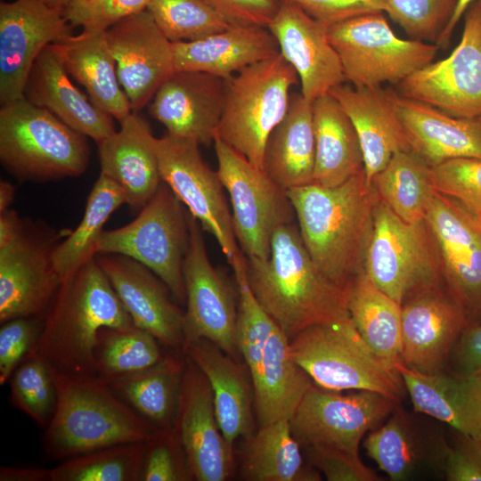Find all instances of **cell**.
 <instances>
[{
    "label": "cell",
    "instance_id": "f6af8a7d",
    "mask_svg": "<svg viewBox=\"0 0 481 481\" xmlns=\"http://www.w3.org/2000/svg\"><path fill=\"white\" fill-rule=\"evenodd\" d=\"M363 447L379 468L395 481L409 477L417 463L412 428L398 410L384 425L368 435Z\"/></svg>",
    "mask_w": 481,
    "mask_h": 481
},
{
    "label": "cell",
    "instance_id": "e7e4bbea",
    "mask_svg": "<svg viewBox=\"0 0 481 481\" xmlns=\"http://www.w3.org/2000/svg\"><path fill=\"white\" fill-rule=\"evenodd\" d=\"M477 212L478 213L479 216L481 217V210L477 211Z\"/></svg>",
    "mask_w": 481,
    "mask_h": 481
},
{
    "label": "cell",
    "instance_id": "7bdbcfd3",
    "mask_svg": "<svg viewBox=\"0 0 481 481\" xmlns=\"http://www.w3.org/2000/svg\"><path fill=\"white\" fill-rule=\"evenodd\" d=\"M147 10L172 43L195 41L232 26L202 0H151Z\"/></svg>",
    "mask_w": 481,
    "mask_h": 481
},
{
    "label": "cell",
    "instance_id": "ee69618b",
    "mask_svg": "<svg viewBox=\"0 0 481 481\" xmlns=\"http://www.w3.org/2000/svg\"><path fill=\"white\" fill-rule=\"evenodd\" d=\"M12 404L45 428L57 404V387L53 370L36 357H26L10 380Z\"/></svg>",
    "mask_w": 481,
    "mask_h": 481
},
{
    "label": "cell",
    "instance_id": "83f0119b",
    "mask_svg": "<svg viewBox=\"0 0 481 481\" xmlns=\"http://www.w3.org/2000/svg\"><path fill=\"white\" fill-rule=\"evenodd\" d=\"M182 352L208 379L221 432L230 445L253 435L254 387L246 365L213 342L192 341Z\"/></svg>",
    "mask_w": 481,
    "mask_h": 481
},
{
    "label": "cell",
    "instance_id": "e0dca14e",
    "mask_svg": "<svg viewBox=\"0 0 481 481\" xmlns=\"http://www.w3.org/2000/svg\"><path fill=\"white\" fill-rule=\"evenodd\" d=\"M54 233L24 225L6 245L0 247V323L44 316L62 281L52 252Z\"/></svg>",
    "mask_w": 481,
    "mask_h": 481
},
{
    "label": "cell",
    "instance_id": "4fadbf2b",
    "mask_svg": "<svg viewBox=\"0 0 481 481\" xmlns=\"http://www.w3.org/2000/svg\"><path fill=\"white\" fill-rule=\"evenodd\" d=\"M400 95L458 118L481 117V0L464 13L461 38L449 56L401 81Z\"/></svg>",
    "mask_w": 481,
    "mask_h": 481
},
{
    "label": "cell",
    "instance_id": "836d02e7",
    "mask_svg": "<svg viewBox=\"0 0 481 481\" xmlns=\"http://www.w3.org/2000/svg\"><path fill=\"white\" fill-rule=\"evenodd\" d=\"M254 409L259 426L290 420L307 390L314 384L294 361L289 339L275 323L255 378Z\"/></svg>",
    "mask_w": 481,
    "mask_h": 481
},
{
    "label": "cell",
    "instance_id": "db71d44e",
    "mask_svg": "<svg viewBox=\"0 0 481 481\" xmlns=\"http://www.w3.org/2000/svg\"><path fill=\"white\" fill-rule=\"evenodd\" d=\"M291 2L327 26L360 15L383 12L386 0H283Z\"/></svg>",
    "mask_w": 481,
    "mask_h": 481
},
{
    "label": "cell",
    "instance_id": "3957f363",
    "mask_svg": "<svg viewBox=\"0 0 481 481\" xmlns=\"http://www.w3.org/2000/svg\"><path fill=\"white\" fill-rule=\"evenodd\" d=\"M133 325L94 257L62 281L44 315L39 339L27 357L40 359L60 373L96 376L99 331Z\"/></svg>",
    "mask_w": 481,
    "mask_h": 481
},
{
    "label": "cell",
    "instance_id": "11a10c76",
    "mask_svg": "<svg viewBox=\"0 0 481 481\" xmlns=\"http://www.w3.org/2000/svg\"><path fill=\"white\" fill-rule=\"evenodd\" d=\"M232 25L265 27L275 16L281 0H202Z\"/></svg>",
    "mask_w": 481,
    "mask_h": 481
},
{
    "label": "cell",
    "instance_id": "d6a6232c",
    "mask_svg": "<svg viewBox=\"0 0 481 481\" xmlns=\"http://www.w3.org/2000/svg\"><path fill=\"white\" fill-rule=\"evenodd\" d=\"M314 163L313 103L293 94L287 113L268 136L263 169L288 191L313 183Z\"/></svg>",
    "mask_w": 481,
    "mask_h": 481
},
{
    "label": "cell",
    "instance_id": "1f68e13d",
    "mask_svg": "<svg viewBox=\"0 0 481 481\" xmlns=\"http://www.w3.org/2000/svg\"><path fill=\"white\" fill-rule=\"evenodd\" d=\"M51 45L69 75L85 87L95 106L118 121L132 112L118 81L106 30L83 29Z\"/></svg>",
    "mask_w": 481,
    "mask_h": 481
},
{
    "label": "cell",
    "instance_id": "9f6ffc18",
    "mask_svg": "<svg viewBox=\"0 0 481 481\" xmlns=\"http://www.w3.org/2000/svg\"><path fill=\"white\" fill-rule=\"evenodd\" d=\"M462 437L464 442L445 452V477L449 481H481V439Z\"/></svg>",
    "mask_w": 481,
    "mask_h": 481
},
{
    "label": "cell",
    "instance_id": "94428289",
    "mask_svg": "<svg viewBox=\"0 0 481 481\" xmlns=\"http://www.w3.org/2000/svg\"><path fill=\"white\" fill-rule=\"evenodd\" d=\"M476 0H458L455 10L448 24L440 34L436 45L438 47L445 48L451 40L455 27L457 26L461 16L465 13L469 6Z\"/></svg>",
    "mask_w": 481,
    "mask_h": 481
},
{
    "label": "cell",
    "instance_id": "ac0fdd59",
    "mask_svg": "<svg viewBox=\"0 0 481 481\" xmlns=\"http://www.w3.org/2000/svg\"><path fill=\"white\" fill-rule=\"evenodd\" d=\"M63 12L41 0L0 4V102L23 97L24 88L40 53L71 34Z\"/></svg>",
    "mask_w": 481,
    "mask_h": 481
},
{
    "label": "cell",
    "instance_id": "6125c7cd",
    "mask_svg": "<svg viewBox=\"0 0 481 481\" xmlns=\"http://www.w3.org/2000/svg\"><path fill=\"white\" fill-rule=\"evenodd\" d=\"M14 199V187L7 181L0 182V213L9 209Z\"/></svg>",
    "mask_w": 481,
    "mask_h": 481
},
{
    "label": "cell",
    "instance_id": "91938a15",
    "mask_svg": "<svg viewBox=\"0 0 481 481\" xmlns=\"http://www.w3.org/2000/svg\"><path fill=\"white\" fill-rule=\"evenodd\" d=\"M24 222L11 209L0 213V247L11 241L22 229Z\"/></svg>",
    "mask_w": 481,
    "mask_h": 481
},
{
    "label": "cell",
    "instance_id": "484cf974",
    "mask_svg": "<svg viewBox=\"0 0 481 481\" xmlns=\"http://www.w3.org/2000/svg\"><path fill=\"white\" fill-rule=\"evenodd\" d=\"M119 122V130L98 143L101 174L120 186L126 205L140 210L162 183L156 137L138 112Z\"/></svg>",
    "mask_w": 481,
    "mask_h": 481
},
{
    "label": "cell",
    "instance_id": "b9f144b4",
    "mask_svg": "<svg viewBox=\"0 0 481 481\" xmlns=\"http://www.w3.org/2000/svg\"><path fill=\"white\" fill-rule=\"evenodd\" d=\"M145 443L102 448L61 461L51 481H140Z\"/></svg>",
    "mask_w": 481,
    "mask_h": 481
},
{
    "label": "cell",
    "instance_id": "4dcf8cb0",
    "mask_svg": "<svg viewBox=\"0 0 481 481\" xmlns=\"http://www.w3.org/2000/svg\"><path fill=\"white\" fill-rule=\"evenodd\" d=\"M414 410L456 429L462 436L481 439V378L427 374L395 366Z\"/></svg>",
    "mask_w": 481,
    "mask_h": 481
},
{
    "label": "cell",
    "instance_id": "7402d4cb",
    "mask_svg": "<svg viewBox=\"0 0 481 481\" xmlns=\"http://www.w3.org/2000/svg\"><path fill=\"white\" fill-rule=\"evenodd\" d=\"M279 53L294 68L301 94L313 103L346 82L339 57L329 37V26L314 19L297 4L281 0L267 26Z\"/></svg>",
    "mask_w": 481,
    "mask_h": 481
},
{
    "label": "cell",
    "instance_id": "74e56055",
    "mask_svg": "<svg viewBox=\"0 0 481 481\" xmlns=\"http://www.w3.org/2000/svg\"><path fill=\"white\" fill-rule=\"evenodd\" d=\"M241 473L251 481L321 480L320 471L305 464L289 420L261 425L247 439Z\"/></svg>",
    "mask_w": 481,
    "mask_h": 481
},
{
    "label": "cell",
    "instance_id": "6da1fadb",
    "mask_svg": "<svg viewBox=\"0 0 481 481\" xmlns=\"http://www.w3.org/2000/svg\"><path fill=\"white\" fill-rule=\"evenodd\" d=\"M302 241L318 269L347 288L362 271L379 198L364 171L335 187L288 190Z\"/></svg>",
    "mask_w": 481,
    "mask_h": 481
},
{
    "label": "cell",
    "instance_id": "680465c9",
    "mask_svg": "<svg viewBox=\"0 0 481 481\" xmlns=\"http://www.w3.org/2000/svg\"><path fill=\"white\" fill-rule=\"evenodd\" d=\"M0 481H51V469L2 466Z\"/></svg>",
    "mask_w": 481,
    "mask_h": 481
},
{
    "label": "cell",
    "instance_id": "60d3db41",
    "mask_svg": "<svg viewBox=\"0 0 481 481\" xmlns=\"http://www.w3.org/2000/svg\"><path fill=\"white\" fill-rule=\"evenodd\" d=\"M160 342L135 325L102 328L94 348L96 376L110 383L143 371L163 359Z\"/></svg>",
    "mask_w": 481,
    "mask_h": 481
},
{
    "label": "cell",
    "instance_id": "5bb4252c",
    "mask_svg": "<svg viewBox=\"0 0 481 481\" xmlns=\"http://www.w3.org/2000/svg\"><path fill=\"white\" fill-rule=\"evenodd\" d=\"M396 404L373 391L342 394L314 384L289 424L300 444L325 445L359 454L363 437L391 413Z\"/></svg>",
    "mask_w": 481,
    "mask_h": 481
},
{
    "label": "cell",
    "instance_id": "4316f807",
    "mask_svg": "<svg viewBox=\"0 0 481 481\" xmlns=\"http://www.w3.org/2000/svg\"><path fill=\"white\" fill-rule=\"evenodd\" d=\"M395 104L411 151L429 167L459 158L481 159V117H453L396 91Z\"/></svg>",
    "mask_w": 481,
    "mask_h": 481
},
{
    "label": "cell",
    "instance_id": "f35d334b",
    "mask_svg": "<svg viewBox=\"0 0 481 481\" xmlns=\"http://www.w3.org/2000/svg\"><path fill=\"white\" fill-rule=\"evenodd\" d=\"M123 204L126 201L120 186L100 174L87 198L80 223L65 240L53 247V266L62 281L96 257L105 223Z\"/></svg>",
    "mask_w": 481,
    "mask_h": 481
},
{
    "label": "cell",
    "instance_id": "681fc988",
    "mask_svg": "<svg viewBox=\"0 0 481 481\" xmlns=\"http://www.w3.org/2000/svg\"><path fill=\"white\" fill-rule=\"evenodd\" d=\"M435 191L481 210V159L459 158L431 167Z\"/></svg>",
    "mask_w": 481,
    "mask_h": 481
},
{
    "label": "cell",
    "instance_id": "277c9868",
    "mask_svg": "<svg viewBox=\"0 0 481 481\" xmlns=\"http://www.w3.org/2000/svg\"><path fill=\"white\" fill-rule=\"evenodd\" d=\"M53 372L57 404L42 437L48 459L62 461L116 444L145 443L160 430L97 376Z\"/></svg>",
    "mask_w": 481,
    "mask_h": 481
},
{
    "label": "cell",
    "instance_id": "be15d7a7",
    "mask_svg": "<svg viewBox=\"0 0 481 481\" xmlns=\"http://www.w3.org/2000/svg\"><path fill=\"white\" fill-rule=\"evenodd\" d=\"M44 4L48 5L51 8L56 9L63 12L67 9V7L74 1V0H41Z\"/></svg>",
    "mask_w": 481,
    "mask_h": 481
},
{
    "label": "cell",
    "instance_id": "e575fe53",
    "mask_svg": "<svg viewBox=\"0 0 481 481\" xmlns=\"http://www.w3.org/2000/svg\"><path fill=\"white\" fill-rule=\"evenodd\" d=\"M315 163L313 183L335 187L364 171L355 128L330 93L313 102Z\"/></svg>",
    "mask_w": 481,
    "mask_h": 481
},
{
    "label": "cell",
    "instance_id": "ffe728a7",
    "mask_svg": "<svg viewBox=\"0 0 481 481\" xmlns=\"http://www.w3.org/2000/svg\"><path fill=\"white\" fill-rule=\"evenodd\" d=\"M401 308V363L422 373H442L468 327L467 314L443 285L416 292Z\"/></svg>",
    "mask_w": 481,
    "mask_h": 481
},
{
    "label": "cell",
    "instance_id": "7c38bea8",
    "mask_svg": "<svg viewBox=\"0 0 481 481\" xmlns=\"http://www.w3.org/2000/svg\"><path fill=\"white\" fill-rule=\"evenodd\" d=\"M199 143L171 135L155 139L159 172L164 182L213 235L233 271L246 265L236 240L232 212L217 171L203 159Z\"/></svg>",
    "mask_w": 481,
    "mask_h": 481
},
{
    "label": "cell",
    "instance_id": "f5cc1de1",
    "mask_svg": "<svg viewBox=\"0 0 481 481\" xmlns=\"http://www.w3.org/2000/svg\"><path fill=\"white\" fill-rule=\"evenodd\" d=\"M310 465L329 481H377L376 473L365 466L359 454L325 445L308 446Z\"/></svg>",
    "mask_w": 481,
    "mask_h": 481
},
{
    "label": "cell",
    "instance_id": "52a82bcc",
    "mask_svg": "<svg viewBox=\"0 0 481 481\" xmlns=\"http://www.w3.org/2000/svg\"><path fill=\"white\" fill-rule=\"evenodd\" d=\"M298 81L296 70L280 53L226 79L215 138L263 169L268 136L287 113L290 89Z\"/></svg>",
    "mask_w": 481,
    "mask_h": 481
},
{
    "label": "cell",
    "instance_id": "8d00e7d4",
    "mask_svg": "<svg viewBox=\"0 0 481 481\" xmlns=\"http://www.w3.org/2000/svg\"><path fill=\"white\" fill-rule=\"evenodd\" d=\"M186 357L165 355L155 365L107 383L143 419L159 429L174 428Z\"/></svg>",
    "mask_w": 481,
    "mask_h": 481
},
{
    "label": "cell",
    "instance_id": "d4e9b609",
    "mask_svg": "<svg viewBox=\"0 0 481 481\" xmlns=\"http://www.w3.org/2000/svg\"><path fill=\"white\" fill-rule=\"evenodd\" d=\"M350 118L361 144L368 185L393 156L410 151L395 104V90L381 86L356 87L343 84L329 92Z\"/></svg>",
    "mask_w": 481,
    "mask_h": 481
},
{
    "label": "cell",
    "instance_id": "c3c4849f",
    "mask_svg": "<svg viewBox=\"0 0 481 481\" xmlns=\"http://www.w3.org/2000/svg\"><path fill=\"white\" fill-rule=\"evenodd\" d=\"M193 477L175 431L160 429L146 442L140 481H186Z\"/></svg>",
    "mask_w": 481,
    "mask_h": 481
},
{
    "label": "cell",
    "instance_id": "03108f58",
    "mask_svg": "<svg viewBox=\"0 0 481 481\" xmlns=\"http://www.w3.org/2000/svg\"><path fill=\"white\" fill-rule=\"evenodd\" d=\"M479 376H480V378H481V374H480Z\"/></svg>",
    "mask_w": 481,
    "mask_h": 481
},
{
    "label": "cell",
    "instance_id": "d590c367",
    "mask_svg": "<svg viewBox=\"0 0 481 481\" xmlns=\"http://www.w3.org/2000/svg\"><path fill=\"white\" fill-rule=\"evenodd\" d=\"M346 308L364 342L396 369L402 363L401 305L377 287L363 270L347 286Z\"/></svg>",
    "mask_w": 481,
    "mask_h": 481
},
{
    "label": "cell",
    "instance_id": "2e32d148",
    "mask_svg": "<svg viewBox=\"0 0 481 481\" xmlns=\"http://www.w3.org/2000/svg\"><path fill=\"white\" fill-rule=\"evenodd\" d=\"M425 222L435 240L443 281L465 314L481 312V217L435 191Z\"/></svg>",
    "mask_w": 481,
    "mask_h": 481
},
{
    "label": "cell",
    "instance_id": "9a60e30c",
    "mask_svg": "<svg viewBox=\"0 0 481 481\" xmlns=\"http://www.w3.org/2000/svg\"><path fill=\"white\" fill-rule=\"evenodd\" d=\"M188 222L189 245L183 264L186 304L183 348L204 338L237 359L238 306L230 286L209 260L200 224L190 213Z\"/></svg>",
    "mask_w": 481,
    "mask_h": 481
},
{
    "label": "cell",
    "instance_id": "f546056e",
    "mask_svg": "<svg viewBox=\"0 0 481 481\" xmlns=\"http://www.w3.org/2000/svg\"><path fill=\"white\" fill-rule=\"evenodd\" d=\"M172 44L175 71L205 72L225 80L279 53L269 29L256 25H232L195 41Z\"/></svg>",
    "mask_w": 481,
    "mask_h": 481
},
{
    "label": "cell",
    "instance_id": "8fae6325",
    "mask_svg": "<svg viewBox=\"0 0 481 481\" xmlns=\"http://www.w3.org/2000/svg\"><path fill=\"white\" fill-rule=\"evenodd\" d=\"M214 146L239 247L246 257L265 259L275 231L295 218L288 191L220 139Z\"/></svg>",
    "mask_w": 481,
    "mask_h": 481
},
{
    "label": "cell",
    "instance_id": "cb8c5ba5",
    "mask_svg": "<svg viewBox=\"0 0 481 481\" xmlns=\"http://www.w3.org/2000/svg\"><path fill=\"white\" fill-rule=\"evenodd\" d=\"M226 80L200 71H175L150 102L151 115L168 135L208 145L222 117Z\"/></svg>",
    "mask_w": 481,
    "mask_h": 481
},
{
    "label": "cell",
    "instance_id": "d6986e66",
    "mask_svg": "<svg viewBox=\"0 0 481 481\" xmlns=\"http://www.w3.org/2000/svg\"><path fill=\"white\" fill-rule=\"evenodd\" d=\"M106 37L131 110L139 112L175 72L173 44L148 10L118 21Z\"/></svg>",
    "mask_w": 481,
    "mask_h": 481
},
{
    "label": "cell",
    "instance_id": "f1b7e54d",
    "mask_svg": "<svg viewBox=\"0 0 481 481\" xmlns=\"http://www.w3.org/2000/svg\"><path fill=\"white\" fill-rule=\"evenodd\" d=\"M69 77L49 45L31 69L23 97L98 144L116 132L112 116L88 100Z\"/></svg>",
    "mask_w": 481,
    "mask_h": 481
},
{
    "label": "cell",
    "instance_id": "ab89813d",
    "mask_svg": "<svg viewBox=\"0 0 481 481\" xmlns=\"http://www.w3.org/2000/svg\"><path fill=\"white\" fill-rule=\"evenodd\" d=\"M371 184L379 200L403 220H425L435 192L431 167L411 151L395 154Z\"/></svg>",
    "mask_w": 481,
    "mask_h": 481
},
{
    "label": "cell",
    "instance_id": "44dd1931",
    "mask_svg": "<svg viewBox=\"0 0 481 481\" xmlns=\"http://www.w3.org/2000/svg\"><path fill=\"white\" fill-rule=\"evenodd\" d=\"M174 431L198 481H224L231 473L232 446L224 437L210 384L186 355Z\"/></svg>",
    "mask_w": 481,
    "mask_h": 481
},
{
    "label": "cell",
    "instance_id": "8992f818",
    "mask_svg": "<svg viewBox=\"0 0 481 481\" xmlns=\"http://www.w3.org/2000/svg\"><path fill=\"white\" fill-rule=\"evenodd\" d=\"M289 351L322 388L369 390L397 403L403 395L404 383L397 370L369 347L350 317L307 327L289 341Z\"/></svg>",
    "mask_w": 481,
    "mask_h": 481
},
{
    "label": "cell",
    "instance_id": "5b68a950",
    "mask_svg": "<svg viewBox=\"0 0 481 481\" xmlns=\"http://www.w3.org/2000/svg\"><path fill=\"white\" fill-rule=\"evenodd\" d=\"M0 160L20 181L48 182L82 175L86 136L24 97L1 105Z\"/></svg>",
    "mask_w": 481,
    "mask_h": 481
},
{
    "label": "cell",
    "instance_id": "ba28073f",
    "mask_svg": "<svg viewBox=\"0 0 481 481\" xmlns=\"http://www.w3.org/2000/svg\"><path fill=\"white\" fill-rule=\"evenodd\" d=\"M189 212L162 182L129 224L103 231L96 255L118 254L151 269L185 304L183 264L189 245Z\"/></svg>",
    "mask_w": 481,
    "mask_h": 481
},
{
    "label": "cell",
    "instance_id": "bcb514c9",
    "mask_svg": "<svg viewBox=\"0 0 481 481\" xmlns=\"http://www.w3.org/2000/svg\"><path fill=\"white\" fill-rule=\"evenodd\" d=\"M239 291L237 340L251 379L257 375L270 333L273 318L255 298L246 274V265L233 271Z\"/></svg>",
    "mask_w": 481,
    "mask_h": 481
},
{
    "label": "cell",
    "instance_id": "603a6c76",
    "mask_svg": "<svg viewBox=\"0 0 481 481\" xmlns=\"http://www.w3.org/2000/svg\"><path fill=\"white\" fill-rule=\"evenodd\" d=\"M135 326L172 348L183 346V313L167 285L142 263L118 254L95 257Z\"/></svg>",
    "mask_w": 481,
    "mask_h": 481
},
{
    "label": "cell",
    "instance_id": "816d5d0a",
    "mask_svg": "<svg viewBox=\"0 0 481 481\" xmlns=\"http://www.w3.org/2000/svg\"><path fill=\"white\" fill-rule=\"evenodd\" d=\"M151 0H74L64 16L71 26L107 30L118 21L147 10Z\"/></svg>",
    "mask_w": 481,
    "mask_h": 481
},
{
    "label": "cell",
    "instance_id": "f907efd6",
    "mask_svg": "<svg viewBox=\"0 0 481 481\" xmlns=\"http://www.w3.org/2000/svg\"><path fill=\"white\" fill-rule=\"evenodd\" d=\"M44 316L21 317L7 321L0 328V385L9 382L18 366L37 343Z\"/></svg>",
    "mask_w": 481,
    "mask_h": 481
},
{
    "label": "cell",
    "instance_id": "9c48e42d",
    "mask_svg": "<svg viewBox=\"0 0 481 481\" xmlns=\"http://www.w3.org/2000/svg\"><path fill=\"white\" fill-rule=\"evenodd\" d=\"M363 270L401 306L416 292L444 283L437 249L425 220L408 223L380 200L374 209Z\"/></svg>",
    "mask_w": 481,
    "mask_h": 481
},
{
    "label": "cell",
    "instance_id": "30bf717a",
    "mask_svg": "<svg viewBox=\"0 0 481 481\" xmlns=\"http://www.w3.org/2000/svg\"><path fill=\"white\" fill-rule=\"evenodd\" d=\"M329 37L346 80L356 87L398 84L432 62L438 49L434 44L398 37L382 12L330 25Z\"/></svg>",
    "mask_w": 481,
    "mask_h": 481
},
{
    "label": "cell",
    "instance_id": "7dc6e473",
    "mask_svg": "<svg viewBox=\"0 0 481 481\" xmlns=\"http://www.w3.org/2000/svg\"><path fill=\"white\" fill-rule=\"evenodd\" d=\"M458 0H386V12L412 39L436 42Z\"/></svg>",
    "mask_w": 481,
    "mask_h": 481
},
{
    "label": "cell",
    "instance_id": "7a4b0ae2",
    "mask_svg": "<svg viewBox=\"0 0 481 481\" xmlns=\"http://www.w3.org/2000/svg\"><path fill=\"white\" fill-rule=\"evenodd\" d=\"M246 274L255 298L289 341L309 326L349 317L347 288L318 269L293 222L275 231L267 258L246 257Z\"/></svg>",
    "mask_w": 481,
    "mask_h": 481
},
{
    "label": "cell",
    "instance_id": "6f0895ef",
    "mask_svg": "<svg viewBox=\"0 0 481 481\" xmlns=\"http://www.w3.org/2000/svg\"><path fill=\"white\" fill-rule=\"evenodd\" d=\"M458 372L462 376L481 374V325L467 327L452 350Z\"/></svg>",
    "mask_w": 481,
    "mask_h": 481
}]
</instances>
